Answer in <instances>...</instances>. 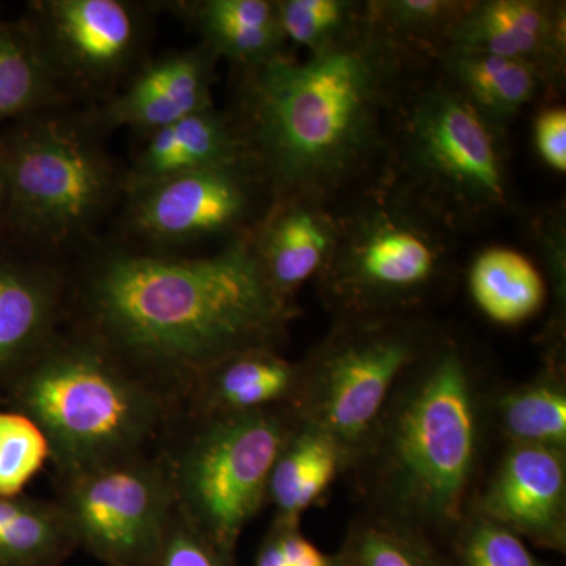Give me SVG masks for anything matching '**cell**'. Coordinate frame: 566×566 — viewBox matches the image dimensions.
Returning a JSON list of instances; mask_svg holds the SVG:
<instances>
[{
  "label": "cell",
  "mask_w": 566,
  "mask_h": 566,
  "mask_svg": "<svg viewBox=\"0 0 566 566\" xmlns=\"http://www.w3.org/2000/svg\"><path fill=\"white\" fill-rule=\"evenodd\" d=\"M82 304L87 337L181 405L212 365L277 349L296 315L251 240L199 259L114 253L88 274Z\"/></svg>",
  "instance_id": "1"
},
{
  "label": "cell",
  "mask_w": 566,
  "mask_h": 566,
  "mask_svg": "<svg viewBox=\"0 0 566 566\" xmlns=\"http://www.w3.org/2000/svg\"><path fill=\"white\" fill-rule=\"evenodd\" d=\"M485 408L469 354L457 342H430L349 468L370 512L449 539L474 501Z\"/></svg>",
  "instance_id": "2"
},
{
  "label": "cell",
  "mask_w": 566,
  "mask_h": 566,
  "mask_svg": "<svg viewBox=\"0 0 566 566\" xmlns=\"http://www.w3.org/2000/svg\"><path fill=\"white\" fill-rule=\"evenodd\" d=\"M395 41L370 24L305 62L255 66L249 111L264 169L283 191L334 188L374 150L395 63Z\"/></svg>",
  "instance_id": "3"
},
{
  "label": "cell",
  "mask_w": 566,
  "mask_h": 566,
  "mask_svg": "<svg viewBox=\"0 0 566 566\" xmlns=\"http://www.w3.org/2000/svg\"><path fill=\"white\" fill-rule=\"evenodd\" d=\"M17 386L21 412L46 436L59 479L163 452L182 419L180 400L87 335H54Z\"/></svg>",
  "instance_id": "4"
},
{
  "label": "cell",
  "mask_w": 566,
  "mask_h": 566,
  "mask_svg": "<svg viewBox=\"0 0 566 566\" xmlns=\"http://www.w3.org/2000/svg\"><path fill=\"white\" fill-rule=\"evenodd\" d=\"M296 420L293 406L182 417L188 430L164 447L177 509L226 556L234 558L244 528L268 504L275 458Z\"/></svg>",
  "instance_id": "5"
},
{
  "label": "cell",
  "mask_w": 566,
  "mask_h": 566,
  "mask_svg": "<svg viewBox=\"0 0 566 566\" xmlns=\"http://www.w3.org/2000/svg\"><path fill=\"white\" fill-rule=\"evenodd\" d=\"M430 342L422 327L397 316L342 319L301 363L296 416L334 436L353 465L398 379Z\"/></svg>",
  "instance_id": "6"
},
{
  "label": "cell",
  "mask_w": 566,
  "mask_h": 566,
  "mask_svg": "<svg viewBox=\"0 0 566 566\" xmlns=\"http://www.w3.org/2000/svg\"><path fill=\"white\" fill-rule=\"evenodd\" d=\"M444 271L441 238L416 212L386 205L340 230L322 274L344 318H389L420 303Z\"/></svg>",
  "instance_id": "7"
},
{
  "label": "cell",
  "mask_w": 566,
  "mask_h": 566,
  "mask_svg": "<svg viewBox=\"0 0 566 566\" xmlns=\"http://www.w3.org/2000/svg\"><path fill=\"white\" fill-rule=\"evenodd\" d=\"M55 502L77 549L106 566L147 565L177 509L164 450L59 479Z\"/></svg>",
  "instance_id": "8"
},
{
  "label": "cell",
  "mask_w": 566,
  "mask_h": 566,
  "mask_svg": "<svg viewBox=\"0 0 566 566\" xmlns=\"http://www.w3.org/2000/svg\"><path fill=\"white\" fill-rule=\"evenodd\" d=\"M2 158L11 218L46 240L61 241L80 232L111 196L106 159L63 123L33 126L2 151Z\"/></svg>",
  "instance_id": "9"
},
{
  "label": "cell",
  "mask_w": 566,
  "mask_h": 566,
  "mask_svg": "<svg viewBox=\"0 0 566 566\" xmlns=\"http://www.w3.org/2000/svg\"><path fill=\"white\" fill-rule=\"evenodd\" d=\"M409 158L417 172L469 210L505 207L504 161L494 128L458 91L423 93L408 122Z\"/></svg>",
  "instance_id": "10"
},
{
  "label": "cell",
  "mask_w": 566,
  "mask_h": 566,
  "mask_svg": "<svg viewBox=\"0 0 566 566\" xmlns=\"http://www.w3.org/2000/svg\"><path fill=\"white\" fill-rule=\"evenodd\" d=\"M471 509L524 542L566 551V450L509 446Z\"/></svg>",
  "instance_id": "11"
},
{
  "label": "cell",
  "mask_w": 566,
  "mask_h": 566,
  "mask_svg": "<svg viewBox=\"0 0 566 566\" xmlns=\"http://www.w3.org/2000/svg\"><path fill=\"white\" fill-rule=\"evenodd\" d=\"M241 170V166L196 170L134 191V226L161 243H185L229 232L251 207V192Z\"/></svg>",
  "instance_id": "12"
},
{
  "label": "cell",
  "mask_w": 566,
  "mask_h": 566,
  "mask_svg": "<svg viewBox=\"0 0 566 566\" xmlns=\"http://www.w3.org/2000/svg\"><path fill=\"white\" fill-rule=\"evenodd\" d=\"M450 50L479 52L527 63L543 74L565 59L560 7L535 0H491L469 6L453 25Z\"/></svg>",
  "instance_id": "13"
},
{
  "label": "cell",
  "mask_w": 566,
  "mask_h": 566,
  "mask_svg": "<svg viewBox=\"0 0 566 566\" xmlns=\"http://www.w3.org/2000/svg\"><path fill=\"white\" fill-rule=\"evenodd\" d=\"M40 10L59 63L82 80H106L136 50L137 18L120 0H54Z\"/></svg>",
  "instance_id": "14"
},
{
  "label": "cell",
  "mask_w": 566,
  "mask_h": 566,
  "mask_svg": "<svg viewBox=\"0 0 566 566\" xmlns=\"http://www.w3.org/2000/svg\"><path fill=\"white\" fill-rule=\"evenodd\" d=\"M303 367L277 349H252L234 354L193 379L182 417L249 415L293 406Z\"/></svg>",
  "instance_id": "15"
},
{
  "label": "cell",
  "mask_w": 566,
  "mask_h": 566,
  "mask_svg": "<svg viewBox=\"0 0 566 566\" xmlns=\"http://www.w3.org/2000/svg\"><path fill=\"white\" fill-rule=\"evenodd\" d=\"M338 234L340 229L326 211L308 197H293L264 222L253 248L275 292L293 301L308 279L323 273Z\"/></svg>",
  "instance_id": "16"
},
{
  "label": "cell",
  "mask_w": 566,
  "mask_h": 566,
  "mask_svg": "<svg viewBox=\"0 0 566 566\" xmlns=\"http://www.w3.org/2000/svg\"><path fill=\"white\" fill-rule=\"evenodd\" d=\"M202 52H186L153 63L107 106L106 122L155 133L207 109L210 65Z\"/></svg>",
  "instance_id": "17"
},
{
  "label": "cell",
  "mask_w": 566,
  "mask_h": 566,
  "mask_svg": "<svg viewBox=\"0 0 566 566\" xmlns=\"http://www.w3.org/2000/svg\"><path fill=\"white\" fill-rule=\"evenodd\" d=\"M352 465L340 442L323 428L297 417L275 458L268 485L273 523L300 526L308 509L318 505L335 480Z\"/></svg>",
  "instance_id": "18"
},
{
  "label": "cell",
  "mask_w": 566,
  "mask_h": 566,
  "mask_svg": "<svg viewBox=\"0 0 566 566\" xmlns=\"http://www.w3.org/2000/svg\"><path fill=\"white\" fill-rule=\"evenodd\" d=\"M241 145L226 122L207 109L150 133L129 180L134 191L175 175L240 166Z\"/></svg>",
  "instance_id": "19"
},
{
  "label": "cell",
  "mask_w": 566,
  "mask_h": 566,
  "mask_svg": "<svg viewBox=\"0 0 566 566\" xmlns=\"http://www.w3.org/2000/svg\"><path fill=\"white\" fill-rule=\"evenodd\" d=\"M61 312L55 279L0 264V371L28 365L54 337Z\"/></svg>",
  "instance_id": "20"
},
{
  "label": "cell",
  "mask_w": 566,
  "mask_h": 566,
  "mask_svg": "<svg viewBox=\"0 0 566 566\" xmlns=\"http://www.w3.org/2000/svg\"><path fill=\"white\" fill-rule=\"evenodd\" d=\"M193 20L211 54L255 69L281 55L277 7L268 0H207Z\"/></svg>",
  "instance_id": "21"
},
{
  "label": "cell",
  "mask_w": 566,
  "mask_h": 566,
  "mask_svg": "<svg viewBox=\"0 0 566 566\" xmlns=\"http://www.w3.org/2000/svg\"><path fill=\"white\" fill-rule=\"evenodd\" d=\"M446 57L458 92L493 128L534 102L546 80L542 71L512 59L458 50Z\"/></svg>",
  "instance_id": "22"
},
{
  "label": "cell",
  "mask_w": 566,
  "mask_h": 566,
  "mask_svg": "<svg viewBox=\"0 0 566 566\" xmlns=\"http://www.w3.org/2000/svg\"><path fill=\"white\" fill-rule=\"evenodd\" d=\"M490 411L509 446L566 450V385L560 365L549 363L531 381L502 390Z\"/></svg>",
  "instance_id": "23"
},
{
  "label": "cell",
  "mask_w": 566,
  "mask_h": 566,
  "mask_svg": "<svg viewBox=\"0 0 566 566\" xmlns=\"http://www.w3.org/2000/svg\"><path fill=\"white\" fill-rule=\"evenodd\" d=\"M469 289L480 311L494 323L520 324L542 308L546 285L535 264L512 249L480 253L469 271Z\"/></svg>",
  "instance_id": "24"
},
{
  "label": "cell",
  "mask_w": 566,
  "mask_h": 566,
  "mask_svg": "<svg viewBox=\"0 0 566 566\" xmlns=\"http://www.w3.org/2000/svg\"><path fill=\"white\" fill-rule=\"evenodd\" d=\"M76 549L57 502L0 497V566H61Z\"/></svg>",
  "instance_id": "25"
},
{
  "label": "cell",
  "mask_w": 566,
  "mask_h": 566,
  "mask_svg": "<svg viewBox=\"0 0 566 566\" xmlns=\"http://www.w3.org/2000/svg\"><path fill=\"white\" fill-rule=\"evenodd\" d=\"M338 554L344 566H450L434 538L375 512L354 521Z\"/></svg>",
  "instance_id": "26"
},
{
  "label": "cell",
  "mask_w": 566,
  "mask_h": 566,
  "mask_svg": "<svg viewBox=\"0 0 566 566\" xmlns=\"http://www.w3.org/2000/svg\"><path fill=\"white\" fill-rule=\"evenodd\" d=\"M51 70L28 33L0 25V118L20 115L50 95Z\"/></svg>",
  "instance_id": "27"
},
{
  "label": "cell",
  "mask_w": 566,
  "mask_h": 566,
  "mask_svg": "<svg viewBox=\"0 0 566 566\" xmlns=\"http://www.w3.org/2000/svg\"><path fill=\"white\" fill-rule=\"evenodd\" d=\"M449 543L450 566H547L520 535L474 509L465 513Z\"/></svg>",
  "instance_id": "28"
},
{
  "label": "cell",
  "mask_w": 566,
  "mask_h": 566,
  "mask_svg": "<svg viewBox=\"0 0 566 566\" xmlns=\"http://www.w3.org/2000/svg\"><path fill=\"white\" fill-rule=\"evenodd\" d=\"M50 460L46 436L22 412H0V497H17Z\"/></svg>",
  "instance_id": "29"
},
{
  "label": "cell",
  "mask_w": 566,
  "mask_h": 566,
  "mask_svg": "<svg viewBox=\"0 0 566 566\" xmlns=\"http://www.w3.org/2000/svg\"><path fill=\"white\" fill-rule=\"evenodd\" d=\"M275 7L283 39L312 54L333 46L349 32L353 3L344 0H283Z\"/></svg>",
  "instance_id": "30"
},
{
  "label": "cell",
  "mask_w": 566,
  "mask_h": 566,
  "mask_svg": "<svg viewBox=\"0 0 566 566\" xmlns=\"http://www.w3.org/2000/svg\"><path fill=\"white\" fill-rule=\"evenodd\" d=\"M468 7L446 0H392L375 7L376 20L381 21L387 36H422L446 32L449 36L453 25Z\"/></svg>",
  "instance_id": "31"
},
{
  "label": "cell",
  "mask_w": 566,
  "mask_h": 566,
  "mask_svg": "<svg viewBox=\"0 0 566 566\" xmlns=\"http://www.w3.org/2000/svg\"><path fill=\"white\" fill-rule=\"evenodd\" d=\"M145 566H234L210 539L175 509L161 545Z\"/></svg>",
  "instance_id": "32"
},
{
  "label": "cell",
  "mask_w": 566,
  "mask_h": 566,
  "mask_svg": "<svg viewBox=\"0 0 566 566\" xmlns=\"http://www.w3.org/2000/svg\"><path fill=\"white\" fill-rule=\"evenodd\" d=\"M253 566H344L340 554H327L301 532V526L273 523Z\"/></svg>",
  "instance_id": "33"
},
{
  "label": "cell",
  "mask_w": 566,
  "mask_h": 566,
  "mask_svg": "<svg viewBox=\"0 0 566 566\" xmlns=\"http://www.w3.org/2000/svg\"><path fill=\"white\" fill-rule=\"evenodd\" d=\"M535 144L543 161L565 174L566 170V111L564 107H549L538 115L535 122Z\"/></svg>",
  "instance_id": "34"
},
{
  "label": "cell",
  "mask_w": 566,
  "mask_h": 566,
  "mask_svg": "<svg viewBox=\"0 0 566 566\" xmlns=\"http://www.w3.org/2000/svg\"><path fill=\"white\" fill-rule=\"evenodd\" d=\"M3 208H7V175L2 151H0V214H2Z\"/></svg>",
  "instance_id": "35"
}]
</instances>
